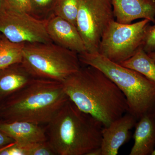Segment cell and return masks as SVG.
Masks as SVG:
<instances>
[{
    "mask_svg": "<svg viewBox=\"0 0 155 155\" xmlns=\"http://www.w3.org/2000/svg\"><path fill=\"white\" fill-rule=\"evenodd\" d=\"M119 64L155 81V63L145 51L142 47L131 58Z\"/></svg>",
    "mask_w": 155,
    "mask_h": 155,
    "instance_id": "9a60e30c",
    "label": "cell"
},
{
    "mask_svg": "<svg viewBox=\"0 0 155 155\" xmlns=\"http://www.w3.org/2000/svg\"><path fill=\"white\" fill-rule=\"evenodd\" d=\"M87 155H102V151L101 148H98L90 152Z\"/></svg>",
    "mask_w": 155,
    "mask_h": 155,
    "instance_id": "603a6c76",
    "label": "cell"
},
{
    "mask_svg": "<svg viewBox=\"0 0 155 155\" xmlns=\"http://www.w3.org/2000/svg\"><path fill=\"white\" fill-rule=\"evenodd\" d=\"M148 19L122 24L113 20L108 25L99 47L98 52L109 60L120 64L131 58L142 46Z\"/></svg>",
    "mask_w": 155,
    "mask_h": 155,
    "instance_id": "8992f818",
    "label": "cell"
},
{
    "mask_svg": "<svg viewBox=\"0 0 155 155\" xmlns=\"http://www.w3.org/2000/svg\"><path fill=\"white\" fill-rule=\"evenodd\" d=\"M41 125L25 121L0 123V129L19 144H32L47 141L46 129Z\"/></svg>",
    "mask_w": 155,
    "mask_h": 155,
    "instance_id": "7c38bea8",
    "label": "cell"
},
{
    "mask_svg": "<svg viewBox=\"0 0 155 155\" xmlns=\"http://www.w3.org/2000/svg\"><path fill=\"white\" fill-rule=\"evenodd\" d=\"M147 54L153 60L155 63V51L152 52L147 53Z\"/></svg>",
    "mask_w": 155,
    "mask_h": 155,
    "instance_id": "d4e9b609",
    "label": "cell"
},
{
    "mask_svg": "<svg viewBox=\"0 0 155 155\" xmlns=\"http://www.w3.org/2000/svg\"><path fill=\"white\" fill-rule=\"evenodd\" d=\"M69 99L79 110L107 127L128 112L127 101L117 85L95 67L80 69L62 82Z\"/></svg>",
    "mask_w": 155,
    "mask_h": 155,
    "instance_id": "6da1fadb",
    "label": "cell"
},
{
    "mask_svg": "<svg viewBox=\"0 0 155 155\" xmlns=\"http://www.w3.org/2000/svg\"><path fill=\"white\" fill-rule=\"evenodd\" d=\"M79 0H57L52 13L76 25Z\"/></svg>",
    "mask_w": 155,
    "mask_h": 155,
    "instance_id": "e0dca14e",
    "label": "cell"
},
{
    "mask_svg": "<svg viewBox=\"0 0 155 155\" xmlns=\"http://www.w3.org/2000/svg\"><path fill=\"white\" fill-rule=\"evenodd\" d=\"M137 122L134 116L127 113L113 121L102 130V155H117L119 148L130 139V130Z\"/></svg>",
    "mask_w": 155,
    "mask_h": 155,
    "instance_id": "30bf717a",
    "label": "cell"
},
{
    "mask_svg": "<svg viewBox=\"0 0 155 155\" xmlns=\"http://www.w3.org/2000/svg\"><path fill=\"white\" fill-rule=\"evenodd\" d=\"M78 57L81 64L97 68L117 85L127 101V113L137 121L146 115L155 116V81L98 52H85Z\"/></svg>",
    "mask_w": 155,
    "mask_h": 155,
    "instance_id": "277c9868",
    "label": "cell"
},
{
    "mask_svg": "<svg viewBox=\"0 0 155 155\" xmlns=\"http://www.w3.org/2000/svg\"><path fill=\"white\" fill-rule=\"evenodd\" d=\"M5 2L8 9L31 14L32 8L30 0H5Z\"/></svg>",
    "mask_w": 155,
    "mask_h": 155,
    "instance_id": "d6986e66",
    "label": "cell"
},
{
    "mask_svg": "<svg viewBox=\"0 0 155 155\" xmlns=\"http://www.w3.org/2000/svg\"><path fill=\"white\" fill-rule=\"evenodd\" d=\"M6 147V146H5ZM4 147H3V148H1L0 149V151L1 150H2V149Z\"/></svg>",
    "mask_w": 155,
    "mask_h": 155,
    "instance_id": "4316f807",
    "label": "cell"
},
{
    "mask_svg": "<svg viewBox=\"0 0 155 155\" xmlns=\"http://www.w3.org/2000/svg\"><path fill=\"white\" fill-rule=\"evenodd\" d=\"M25 43H16L6 39L0 48V69L22 63Z\"/></svg>",
    "mask_w": 155,
    "mask_h": 155,
    "instance_id": "2e32d148",
    "label": "cell"
},
{
    "mask_svg": "<svg viewBox=\"0 0 155 155\" xmlns=\"http://www.w3.org/2000/svg\"><path fill=\"white\" fill-rule=\"evenodd\" d=\"M6 39L7 38L2 34L0 33V48L2 46Z\"/></svg>",
    "mask_w": 155,
    "mask_h": 155,
    "instance_id": "cb8c5ba5",
    "label": "cell"
},
{
    "mask_svg": "<svg viewBox=\"0 0 155 155\" xmlns=\"http://www.w3.org/2000/svg\"><path fill=\"white\" fill-rule=\"evenodd\" d=\"M7 9L5 0H0V15L4 13Z\"/></svg>",
    "mask_w": 155,
    "mask_h": 155,
    "instance_id": "7402d4cb",
    "label": "cell"
},
{
    "mask_svg": "<svg viewBox=\"0 0 155 155\" xmlns=\"http://www.w3.org/2000/svg\"><path fill=\"white\" fill-rule=\"evenodd\" d=\"M57 0H30L31 14L38 18L52 13Z\"/></svg>",
    "mask_w": 155,
    "mask_h": 155,
    "instance_id": "ac0fdd59",
    "label": "cell"
},
{
    "mask_svg": "<svg viewBox=\"0 0 155 155\" xmlns=\"http://www.w3.org/2000/svg\"><path fill=\"white\" fill-rule=\"evenodd\" d=\"M33 78L22 63L0 69V97L13 94Z\"/></svg>",
    "mask_w": 155,
    "mask_h": 155,
    "instance_id": "5bb4252c",
    "label": "cell"
},
{
    "mask_svg": "<svg viewBox=\"0 0 155 155\" xmlns=\"http://www.w3.org/2000/svg\"><path fill=\"white\" fill-rule=\"evenodd\" d=\"M135 127L134 143L129 155H152L155 149V116H143Z\"/></svg>",
    "mask_w": 155,
    "mask_h": 155,
    "instance_id": "4fadbf2b",
    "label": "cell"
},
{
    "mask_svg": "<svg viewBox=\"0 0 155 155\" xmlns=\"http://www.w3.org/2000/svg\"><path fill=\"white\" fill-rule=\"evenodd\" d=\"M103 127L101 122L81 110L69 99L46 129L56 155H87L101 147Z\"/></svg>",
    "mask_w": 155,
    "mask_h": 155,
    "instance_id": "7a4b0ae2",
    "label": "cell"
},
{
    "mask_svg": "<svg viewBox=\"0 0 155 155\" xmlns=\"http://www.w3.org/2000/svg\"><path fill=\"white\" fill-rule=\"evenodd\" d=\"M114 18L111 0H79L76 25L86 52H98L102 37Z\"/></svg>",
    "mask_w": 155,
    "mask_h": 155,
    "instance_id": "52a82bcc",
    "label": "cell"
},
{
    "mask_svg": "<svg viewBox=\"0 0 155 155\" xmlns=\"http://www.w3.org/2000/svg\"><path fill=\"white\" fill-rule=\"evenodd\" d=\"M47 19L48 34L53 42L78 54L86 52L76 25L53 14Z\"/></svg>",
    "mask_w": 155,
    "mask_h": 155,
    "instance_id": "9c48e42d",
    "label": "cell"
},
{
    "mask_svg": "<svg viewBox=\"0 0 155 155\" xmlns=\"http://www.w3.org/2000/svg\"><path fill=\"white\" fill-rule=\"evenodd\" d=\"M3 108L8 122L25 121L47 124L69 99L63 84L56 81L33 78L13 94Z\"/></svg>",
    "mask_w": 155,
    "mask_h": 155,
    "instance_id": "3957f363",
    "label": "cell"
},
{
    "mask_svg": "<svg viewBox=\"0 0 155 155\" xmlns=\"http://www.w3.org/2000/svg\"><path fill=\"white\" fill-rule=\"evenodd\" d=\"M116 22L130 24L140 19L155 21V0H111Z\"/></svg>",
    "mask_w": 155,
    "mask_h": 155,
    "instance_id": "8fae6325",
    "label": "cell"
},
{
    "mask_svg": "<svg viewBox=\"0 0 155 155\" xmlns=\"http://www.w3.org/2000/svg\"><path fill=\"white\" fill-rule=\"evenodd\" d=\"M47 19L7 8L0 15V33L16 43L52 42L47 29Z\"/></svg>",
    "mask_w": 155,
    "mask_h": 155,
    "instance_id": "ba28073f",
    "label": "cell"
},
{
    "mask_svg": "<svg viewBox=\"0 0 155 155\" xmlns=\"http://www.w3.org/2000/svg\"><path fill=\"white\" fill-rule=\"evenodd\" d=\"M152 155H155V149L154 150V151L153 152L152 154Z\"/></svg>",
    "mask_w": 155,
    "mask_h": 155,
    "instance_id": "484cf974",
    "label": "cell"
},
{
    "mask_svg": "<svg viewBox=\"0 0 155 155\" xmlns=\"http://www.w3.org/2000/svg\"><path fill=\"white\" fill-rule=\"evenodd\" d=\"M22 63L34 78L61 83L81 67L78 53L53 42L25 44Z\"/></svg>",
    "mask_w": 155,
    "mask_h": 155,
    "instance_id": "5b68a950",
    "label": "cell"
},
{
    "mask_svg": "<svg viewBox=\"0 0 155 155\" xmlns=\"http://www.w3.org/2000/svg\"><path fill=\"white\" fill-rule=\"evenodd\" d=\"M15 143L8 136L0 129V149Z\"/></svg>",
    "mask_w": 155,
    "mask_h": 155,
    "instance_id": "44dd1931",
    "label": "cell"
},
{
    "mask_svg": "<svg viewBox=\"0 0 155 155\" xmlns=\"http://www.w3.org/2000/svg\"><path fill=\"white\" fill-rule=\"evenodd\" d=\"M152 25H149L147 28L142 48L147 53L155 51V21Z\"/></svg>",
    "mask_w": 155,
    "mask_h": 155,
    "instance_id": "ffe728a7",
    "label": "cell"
}]
</instances>
